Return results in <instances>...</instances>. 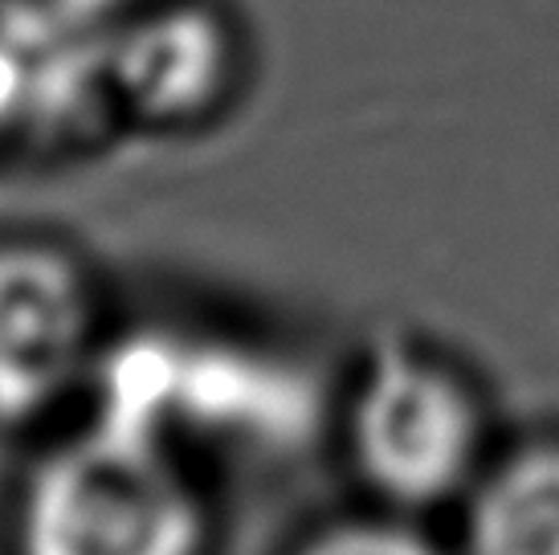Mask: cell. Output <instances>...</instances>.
Instances as JSON below:
<instances>
[{
	"label": "cell",
	"mask_w": 559,
	"mask_h": 555,
	"mask_svg": "<svg viewBox=\"0 0 559 555\" xmlns=\"http://www.w3.org/2000/svg\"><path fill=\"white\" fill-rule=\"evenodd\" d=\"M201 507L156 429L107 421L58 449L25 503V555H197Z\"/></svg>",
	"instance_id": "cell-1"
},
{
	"label": "cell",
	"mask_w": 559,
	"mask_h": 555,
	"mask_svg": "<svg viewBox=\"0 0 559 555\" xmlns=\"http://www.w3.org/2000/svg\"><path fill=\"white\" fill-rule=\"evenodd\" d=\"M241 70V29L217 0H147L107 25L110 103L131 123H209L234 103Z\"/></svg>",
	"instance_id": "cell-2"
},
{
	"label": "cell",
	"mask_w": 559,
	"mask_h": 555,
	"mask_svg": "<svg viewBox=\"0 0 559 555\" xmlns=\"http://www.w3.org/2000/svg\"><path fill=\"white\" fill-rule=\"evenodd\" d=\"M356 453L368 479L392 498H445L478 453L474 401L433 359L384 355L356 401Z\"/></svg>",
	"instance_id": "cell-3"
},
{
	"label": "cell",
	"mask_w": 559,
	"mask_h": 555,
	"mask_svg": "<svg viewBox=\"0 0 559 555\" xmlns=\"http://www.w3.org/2000/svg\"><path fill=\"white\" fill-rule=\"evenodd\" d=\"M91 294L79 265L49 246L0 249V416L41 413L79 376Z\"/></svg>",
	"instance_id": "cell-4"
},
{
	"label": "cell",
	"mask_w": 559,
	"mask_h": 555,
	"mask_svg": "<svg viewBox=\"0 0 559 555\" xmlns=\"http://www.w3.org/2000/svg\"><path fill=\"white\" fill-rule=\"evenodd\" d=\"M469 555H559V449H527L469 507Z\"/></svg>",
	"instance_id": "cell-5"
},
{
	"label": "cell",
	"mask_w": 559,
	"mask_h": 555,
	"mask_svg": "<svg viewBox=\"0 0 559 555\" xmlns=\"http://www.w3.org/2000/svg\"><path fill=\"white\" fill-rule=\"evenodd\" d=\"M302 555H441L433 543H425L413 531L396 527H343L331 531L319 543H311Z\"/></svg>",
	"instance_id": "cell-6"
},
{
	"label": "cell",
	"mask_w": 559,
	"mask_h": 555,
	"mask_svg": "<svg viewBox=\"0 0 559 555\" xmlns=\"http://www.w3.org/2000/svg\"><path fill=\"white\" fill-rule=\"evenodd\" d=\"M58 4L74 9V13H82V16H91V21L110 25V21H119L123 13L140 9V4H147V0H58Z\"/></svg>",
	"instance_id": "cell-7"
}]
</instances>
